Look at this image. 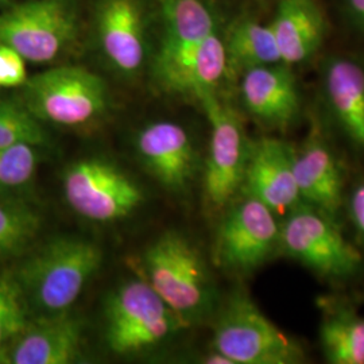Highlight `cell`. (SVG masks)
Segmentation results:
<instances>
[{"label":"cell","instance_id":"d6986e66","mask_svg":"<svg viewBox=\"0 0 364 364\" xmlns=\"http://www.w3.org/2000/svg\"><path fill=\"white\" fill-rule=\"evenodd\" d=\"M269 25L285 65L305 63L326 38V19L317 0H279Z\"/></svg>","mask_w":364,"mask_h":364},{"label":"cell","instance_id":"30bf717a","mask_svg":"<svg viewBox=\"0 0 364 364\" xmlns=\"http://www.w3.org/2000/svg\"><path fill=\"white\" fill-rule=\"evenodd\" d=\"M243 195L228 205L223 218L215 243V262L228 272L247 274L278 251L281 221L259 200Z\"/></svg>","mask_w":364,"mask_h":364},{"label":"cell","instance_id":"3957f363","mask_svg":"<svg viewBox=\"0 0 364 364\" xmlns=\"http://www.w3.org/2000/svg\"><path fill=\"white\" fill-rule=\"evenodd\" d=\"M213 348L234 364H299L306 359L299 341L264 316L245 291L218 308Z\"/></svg>","mask_w":364,"mask_h":364},{"label":"cell","instance_id":"ffe728a7","mask_svg":"<svg viewBox=\"0 0 364 364\" xmlns=\"http://www.w3.org/2000/svg\"><path fill=\"white\" fill-rule=\"evenodd\" d=\"M323 312L320 344L326 362L364 364V317L346 299L324 297L318 301Z\"/></svg>","mask_w":364,"mask_h":364},{"label":"cell","instance_id":"ba28073f","mask_svg":"<svg viewBox=\"0 0 364 364\" xmlns=\"http://www.w3.org/2000/svg\"><path fill=\"white\" fill-rule=\"evenodd\" d=\"M66 203L84 219L114 223L131 216L144 203V191L130 174L105 158H82L63 174Z\"/></svg>","mask_w":364,"mask_h":364},{"label":"cell","instance_id":"7a4b0ae2","mask_svg":"<svg viewBox=\"0 0 364 364\" xmlns=\"http://www.w3.org/2000/svg\"><path fill=\"white\" fill-rule=\"evenodd\" d=\"M144 279L181 321L204 323L218 311L216 287L195 245L178 232H166L142 255Z\"/></svg>","mask_w":364,"mask_h":364},{"label":"cell","instance_id":"4fadbf2b","mask_svg":"<svg viewBox=\"0 0 364 364\" xmlns=\"http://www.w3.org/2000/svg\"><path fill=\"white\" fill-rule=\"evenodd\" d=\"M135 149L144 169L170 192H183L195 178V146L180 124L156 122L146 126L136 135Z\"/></svg>","mask_w":364,"mask_h":364},{"label":"cell","instance_id":"484cf974","mask_svg":"<svg viewBox=\"0 0 364 364\" xmlns=\"http://www.w3.org/2000/svg\"><path fill=\"white\" fill-rule=\"evenodd\" d=\"M26 305L22 296L0 308V350L7 348L14 338L22 333L27 324Z\"/></svg>","mask_w":364,"mask_h":364},{"label":"cell","instance_id":"6da1fadb","mask_svg":"<svg viewBox=\"0 0 364 364\" xmlns=\"http://www.w3.org/2000/svg\"><path fill=\"white\" fill-rule=\"evenodd\" d=\"M103 252L76 236H58L18 264L11 277L27 312L36 318L70 312L85 285L99 272Z\"/></svg>","mask_w":364,"mask_h":364},{"label":"cell","instance_id":"5b68a950","mask_svg":"<svg viewBox=\"0 0 364 364\" xmlns=\"http://www.w3.org/2000/svg\"><path fill=\"white\" fill-rule=\"evenodd\" d=\"M278 251L332 281L350 279L363 266V257L341 234L335 218L305 203L281 221Z\"/></svg>","mask_w":364,"mask_h":364},{"label":"cell","instance_id":"8fae6325","mask_svg":"<svg viewBox=\"0 0 364 364\" xmlns=\"http://www.w3.org/2000/svg\"><path fill=\"white\" fill-rule=\"evenodd\" d=\"M240 192L255 197L277 216L302 204L294 173V147L278 138L251 141Z\"/></svg>","mask_w":364,"mask_h":364},{"label":"cell","instance_id":"603a6c76","mask_svg":"<svg viewBox=\"0 0 364 364\" xmlns=\"http://www.w3.org/2000/svg\"><path fill=\"white\" fill-rule=\"evenodd\" d=\"M42 227L38 210L23 197L0 195V260L22 255Z\"/></svg>","mask_w":364,"mask_h":364},{"label":"cell","instance_id":"9a60e30c","mask_svg":"<svg viewBox=\"0 0 364 364\" xmlns=\"http://www.w3.org/2000/svg\"><path fill=\"white\" fill-rule=\"evenodd\" d=\"M240 96L251 117L273 129H287L299 117L301 95L290 66H255L242 73Z\"/></svg>","mask_w":364,"mask_h":364},{"label":"cell","instance_id":"cb8c5ba5","mask_svg":"<svg viewBox=\"0 0 364 364\" xmlns=\"http://www.w3.org/2000/svg\"><path fill=\"white\" fill-rule=\"evenodd\" d=\"M50 138L21 100H0V149L16 144L48 146Z\"/></svg>","mask_w":364,"mask_h":364},{"label":"cell","instance_id":"44dd1931","mask_svg":"<svg viewBox=\"0 0 364 364\" xmlns=\"http://www.w3.org/2000/svg\"><path fill=\"white\" fill-rule=\"evenodd\" d=\"M161 52L193 45L218 33L216 15L205 0H161Z\"/></svg>","mask_w":364,"mask_h":364},{"label":"cell","instance_id":"5bb4252c","mask_svg":"<svg viewBox=\"0 0 364 364\" xmlns=\"http://www.w3.org/2000/svg\"><path fill=\"white\" fill-rule=\"evenodd\" d=\"M321 91L340 134L364 154V61L352 55H331L323 64Z\"/></svg>","mask_w":364,"mask_h":364},{"label":"cell","instance_id":"ac0fdd59","mask_svg":"<svg viewBox=\"0 0 364 364\" xmlns=\"http://www.w3.org/2000/svg\"><path fill=\"white\" fill-rule=\"evenodd\" d=\"M82 323L70 312L36 318L9 346L13 364H69L81 353Z\"/></svg>","mask_w":364,"mask_h":364},{"label":"cell","instance_id":"2e32d148","mask_svg":"<svg viewBox=\"0 0 364 364\" xmlns=\"http://www.w3.org/2000/svg\"><path fill=\"white\" fill-rule=\"evenodd\" d=\"M294 173L302 203L335 218L343 204L344 176L318 126H313L302 144L294 147Z\"/></svg>","mask_w":364,"mask_h":364},{"label":"cell","instance_id":"7c38bea8","mask_svg":"<svg viewBox=\"0 0 364 364\" xmlns=\"http://www.w3.org/2000/svg\"><path fill=\"white\" fill-rule=\"evenodd\" d=\"M154 78L164 91L200 99L215 92L227 75L224 41L213 33L205 39L169 52L158 50Z\"/></svg>","mask_w":364,"mask_h":364},{"label":"cell","instance_id":"f546056e","mask_svg":"<svg viewBox=\"0 0 364 364\" xmlns=\"http://www.w3.org/2000/svg\"><path fill=\"white\" fill-rule=\"evenodd\" d=\"M0 1H1V0H0Z\"/></svg>","mask_w":364,"mask_h":364},{"label":"cell","instance_id":"9c48e42d","mask_svg":"<svg viewBox=\"0 0 364 364\" xmlns=\"http://www.w3.org/2000/svg\"><path fill=\"white\" fill-rule=\"evenodd\" d=\"M210 124V142L205 171L204 196L209 208H227L242 189L250 144L242 119L225 105L218 92L198 99Z\"/></svg>","mask_w":364,"mask_h":364},{"label":"cell","instance_id":"7402d4cb","mask_svg":"<svg viewBox=\"0 0 364 364\" xmlns=\"http://www.w3.org/2000/svg\"><path fill=\"white\" fill-rule=\"evenodd\" d=\"M224 48L227 75H242L255 66L282 63L272 27L255 19L243 18L236 21L227 33Z\"/></svg>","mask_w":364,"mask_h":364},{"label":"cell","instance_id":"f1b7e54d","mask_svg":"<svg viewBox=\"0 0 364 364\" xmlns=\"http://www.w3.org/2000/svg\"><path fill=\"white\" fill-rule=\"evenodd\" d=\"M343 7L348 21L364 33V0H343Z\"/></svg>","mask_w":364,"mask_h":364},{"label":"cell","instance_id":"e0dca14e","mask_svg":"<svg viewBox=\"0 0 364 364\" xmlns=\"http://www.w3.org/2000/svg\"><path fill=\"white\" fill-rule=\"evenodd\" d=\"M97 39L107 61L123 76H134L146 57L144 16L138 0H100Z\"/></svg>","mask_w":364,"mask_h":364},{"label":"cell","instance_id":"277c9868","mask_svg":"<svg viewBox=\"0 0 364 364\" xmlns=\"http://www.w3.org/2000/svg\"><path fill=\"white\" fill-rule=\"evenodd\" d=\"M21 102L42 123L81 127L103 117L109 105L105 80L81 66H57L27 78Z\"/></svg>","mask_w":364,"mask_h":364},{"label":"cell","instance_id":"83f0119b","mask_svg":"<svg viewBox=\"0 0 364 364\" xmlns=\"http://www.w3.org/2000/svg\"><path fill=\"white\" fill-rule=\"evenodd\" d=\"M348 215L359 239L364 243V181L359 182L348 197Z\"/></svg>","mask_w":364,"mask_h":364},{"label":"cell","instance_id":"8992f818","mask_svg":"<svg viewBox=\"0 0 364 364\" xmlns=\"http://www.w3.org/2000/svg\"><path fill=\"white\" fill-rule=\"evenodd\" d=\"M180 328L178 317L144 278L122 284L105 301V341L119 355L150 350Z\"/></svg>","mask_w":364,"mask_h":364},{"label":"cell","instance_id":"d4e9b609","mask_svg":"<svg viewBox=\"0 0 364 364\" xmlns=\"http://www.w3.org/2000/svg\"><path fill=\"white\" fill-rule=\"evenodd\" d=\"M39 165L37 146L16 144L0 149V195L22 197L31 188ZM25 198V197H23Z\"/></svg>","mask_w":364,"mask_h":364},{"label":"cell","instance_id":"52a82bcc","mask_svg":"<svg viewBox=\"0 0 364 364\" xmlns=\"http://www.w3.org/2000/svg\"><path fill=\"white\" fill-rule=\"evenodd\" d=\"M77 36V13L70 0H30L0 13V45L34 64L60 58Z\"/></svg>","mask_w":364,"mask_h":364},{"label":"cell","instance_id":"4316f807","mask_svg":"<svg viewBox=\"0 0 364 364\" xmlns=\"http://www.w3.org/2000/svg\"><path fill=\"white\" fill-rule=\"evenodd\" d=\"M25 58L10 46L0 45V87H22L27 80Z\"/></svg>","mask_w":364,"mask_h":364}]
</instances>
